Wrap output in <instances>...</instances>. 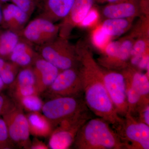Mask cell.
Masks as SVG:
<instances>
[{"label": "cell", "mask_w": 149, "mask_h": 149, "mask_svg": "<svg viewBox=\"0 0 149 149\" xmlns=\"http://www.w3.org/2000/svg\"><path fill=\"white\" fill-rule=\"evenodd\" d=\"M81 72L85 103L89 109L117 129L124 119L118 115L104 85L102 73L86 63Z\"/></svg>", "instance_id": "cell-1"}, {"label": "cell", "mask_w": 149, "mask_h": 149, "mask_svg": "<svg viewBox=\"0 0 149 149\" xmlns=\"http://www.w3.org/2000/svg\"><path fill=\"white\" fill-rule=\"evenodd\" d=\"M73 145L78 149H121L125 145L101 118L88 119L78 131Z\"/></svg>", "instance_id": "cell-2"}, {"label": "cell", "mask_w": 149, "mask_h": 149, "mask_svg": "<svg viewBox=\"0 0 149 149\" xmlns=\"http://www.w3.org/2000/svg\"><path fill=\"white\" fill-rule=\"evenodd\" d=\"M87 108L80 97H55L44 102L41 112L54 129L63 120L88 110Z\"/></svg>", "instance_id": "cell-3"}, {"label": "cell", "mask_w": 149, "mask_h": 149, "mask_svg": "<svg viewBox=\"0 0 149 149\" xmlns=\"http://www.w3.org/2000/svg\"><path fill=\"white\" fill-rule=\"evenodd\" d=\"M1 117L6 123L10 138L15 148L30 149V134L24 111L13 101Z\"/></svg>", "instance_id": "cell-4"}, {"label": "cell", "mask_w": 149, "mask_h": 149, "mask_svg": "<svg viewBox=\"0 0 149 149\" xmlns=\"http://www.w3.org/2000/svg\"><path fill=\"white\" fill-rule=\"evenodd\" d=\"M89 119L87 110L59 123L49 137L48 145L49 148L69 149L73 145L79 130Z\"/></svg>", "instance_id": "cell-5"}, {"label": "cell", "mask_w": 149, "mask_h": 149, "mask_svg": "<svg viewBox=\"0 0 149 149\" xmlns=\"http://www.w3.org/2000/svg\"><path fill=\"white\" fill-rule=\"evenodd\" d=\"M125 118L122 124L116 130L125 148L149 149V125L137 121L129 113Z\"/></svg>", "instance_id": "cell-6"}, {"label": "cell", "mask_w": 149, "mask_h": 149, "mask_svg": "<svg viewBox=\"0 0 149 149\" xmlns=\"http://www.w3.org/2000/svg\"><path fill=\"white\" fill-rule=\"evenodd\" d=\"M39 54L60 70L72 68L75 58L70 46L64 40L56 38L42 45L37 46Z\"/></svg>", "instance_id": "cell-7"}, {"label": "cell", "mask_w": 149, "mask_h": 149, "mask_svg": "<svg viewBox=\"0 0 149 149\" xmlns=\"http://www.w3.org/2000/svg\"><path fill=\"white\" fill-rule=\"evenodd\" d=\"M83 93L81 74L73 67L61 70L53 83L44 93L51 98L67 96L80 97Z\"/></svg>", "instance_id": "cell-8"}, {"label": "cell", "mask_w": 149, "mask_h": 149, "mask_svg": "<svg viewBox=\"0 0 149 149\" xmlns=\"http://www.w3.org/2000/svg\"><path fill=\"white\" fill-rule=\"evenodd\" d=\"M59 29L54 22L38 17L27 23L19 36L33 45L39 46L55 39Z\"/></svg>", "instance_id": "cell-9"}, {"label": "cell", "mask_w": 149, "mask_h": 149, "mask_svg": "<svg viewBox=\"0 0 149 149\" xmlns=\"http://www.w3.org/2000/svg\"><path fill=\"white\" fill-rule=\"evenodd\" d=\"M102 76L104 85L116 111L120 116L125 117L128 113V104L124 75L110 72L102 73Z\"/></svg>", "instance_id": "cell-10"}, {"label": "cell", "mask_w": 149, "mask_h": 149, "mask_svg": "<svg viewBox=\"0 0 149 149\" xmlns=\"http://www.w3.org/2000/svg\"><path fill=\"white\" fill-rule=\"evenodd\" d=\"M8 88L9 96L14 101L25 96L38 95L32 66L20 68L13 82Z\"/></svg>", "instance_id": "cell-11"}, {"label": "cell", "mask_w": 149, "mask_h": 149, "mask_svg": "<svg viewBox=\"0 0 149 149\" xmlns=\"http://www.w3.org/2000/svg\"><path fill=\"white\" fill-rule=\"evenodd\" d=\"M38 95L43 94L53 83L61 70L38 55L32 65Z\"/></svg>", "instance_id": "cell-12"}, {"label": "cell", "mask_w": 149, "mask_h": 149, "mask_svg": "<svg viewBox=\"0 0 149 149\" xmlns=\"http://www.w3.org/2000/svg\"><path fill=\"white\" fill-rule=\"evenodd\" d=\"M3 28L15 32L19 35L27 24L30 17L14 4H6L1 8Z\"/></svg>", "instance_id": "cell-13"}, {"label": "cell", "mask_w": 149, "mask_h": 149, "mask_svg": "<svg viewBox=\"0 0 149 149\" xmlns=\"http://www.w3.org/2000/svg\"><path fill=\"white\" fill-rule=\"evenodd\" d=\"M39 17L54 23L69 15L75 0H42Z\"/></svg>", "instance_id": "cell-14"}, {"label": "cell", "mask_w": 149, "mask_h": 149, "mask_svg": "<svg viewBox=\"0 0 149 149\" xmlns=\"http://www.w3.org/2000/svg\"><path fill=\"white\" fill-rule=\"evenodd\" d=\"M38 55L33 45L20 37L8 60L20 68H23L32 66Z\"/></svg>", "instance_id": "cell-15"}, {"label": "cell", "mask_w": 149, "mask_h": 149, "mask_svg": "<svg viewBox=\"0 0 149 149\" xmlns=\"http://www.w3.org/2000/svg\"><path fill=\"white\" fill-rule=\"evenodd\" d=\"M26 116L30 135L38 138L49 137L54 128L42 113L28 112Z\"/></svg>", "instance_id": "cell-16"}, {"label": "cell", "mask_w": 149, "mask_h": 149, "mask_svg": "<svg viewBox=\"0 0 149 149\" xmlns=\"http://www.w3.org/2000/svg\"><path fill=\"white\" fill-rule=\"evenodd\" d=\"M136 12V6L129 2L112 3L103 10L104 15L108 18L125 19L133 16Z\"/></svg>", "instance_id": "cell-17"}, {"label": "cell", "mask_w": 149, "mask_h": 149, "mask_svg": "<svg viewBox=\"0 0 149 149\" xmlns=\"http://www.w3.org/2000/svg\"><path fill=\"white\" fill-rule=\"evenodd\" d=\"M19 39V35L13 31L4 28L0 30V57L8 60Z\"/></svg>", "instance_id": "cell-18"}, {"label": "cell", "mask_w": 149, "mask_h": 149, "mask_svg": "<svg viewBox=\"0 0 149 149\" xmlns=\"http://www.w3.org/2000/svg\"><path fill=\"white\" fill-rule=\"evenodd\" d=\"M94 0H75L68 16L73 24L81 23L93 7Z\"/></svg>", "instance_id": "cell-19"}, {"label": "cell", "mask_w": 149, "mask_h": 149, "mask_svg": "<svg viewBox=\"0 0 149 149\" xmlns=\"http://www.w3.org/2000/svg\"><path fill=\"white\" fill-rule=\"evenodd\" d=\"M129 25L125 19L108 18L104 22L101 28L109 37L122 35Z\"/></svg>", "instance_id": "cell-20"}, {"label": "cell", "mask_w": 149, "mask_h": 149, "mask_svg": "<svg viewBox=\"0 0 149 149\" xmlns=\"http://www.w3.org/2000/svg\"><path fill=\"white\" fill-rule=\"evenodd\" d=\"M20 69L11 62L0 57V77L7 88L13 82Z\"/></svg>", "instance_id": "cell-21"}, {"label": "cell", "mask_w": 149, "mask_h": 149, "mask_svg": "<svg viewBox=\"0 0 149 149\" xmlns=\"http://www.w3.org/2000/svg\"><path fill=\"white\" fill-rule=\"evenodd\" d=\"M39 95L37 94L29 95L13 101L24 111L27 113L41 112L44 102Z\"/></svg>", "instance_id": "cell-22"}, {"label": "cell", "mask_w": 149, "mask_h": 149, "mask_svg": "<svg viewBox=\"0 0 149 149\" xmlns=\"http://www.w3.org/2000/svg\"><path fill=\"white\" fill-rule=\"evenodd\" d=\"M130 83L144 100L149 101V81L148 74L137 72L129 77Z\"/></svg>", "instance_id": "cell-23"}, {"label": "cell", "mask_w": 149, "mask_h": 149, "mask_svg": "<svg viewBox=\"0 0 149 149\" xmlns=\"http://www.w3.org/2000/svg\"><path fill=\"white\" fill-rule=\"evenodd\" d=\"M15 148L10 138L5 122L2 118H0V149H11Z\"/></svg>", "instance_id": "cell-24"}, {"label": "cell", "mask_w": 149, "mask_h": 149, "mask_svg": "<svg viewBox=\"0 0 149 149\" xmlns=\"http://www.w3.org/2000/svg\"><path fill=\"white\" fill-rule=\"evenodd\" d=\"M12 3L31 16L39 4V0H10Z\"/></svg>", "instance_id": "cell-25"}, {"label": "cell", "mask_w": 149, "mask_h": 149, "mask_svg": "<svg viewBox=\"0 0 149 149\" xmlns=\"http://www.w3.org/2000/svg\"><path fill=\"white\" fill-rule=\"evenodd\" d=\"M133 44L131 41L126 40L120 43L118 58L121 61L127 60L130 56Z\"/></svg>", "instance_id": "cell-26"}, {"label": "cell", "mask_w": 149, "mask_h": 149, "mask_svg": "<svg viewBox=\"0 0 149 149\" xmlns=\"http://www.w3.org/2000/svg\"><path fill=\"white\" fill-rule=\"evenodd\" d=\"M109 37L101 27L94 33L93 37V41L97 47H102L106 43Z\"/></svg>", "instance_id": "cell-27"}, {"label": "cell", "mask_w": 149, "mask_h": 149, "mask_svg": "<svg viewBox=\"0 0 149 149\" xmlns=\"http://www.w3.org/2000/svg\"><path fill=\"white\" fill-rule=\"evenodd\" d=\"M120 43L118 41L111 42L107 46L105 52L109 56L118 58Z\"/></svg>", "instance_id": "cell-28"}, {"label": "cell", "mask_w": 149, "mask_h": 149, "mask_svg": "<svg viewBox=\"0 0 149 149\" xmlns=\"http://www.w3.org/2000/svg\"><path fill=\"white\" fill-rule=\"evenodd\" d=\"M13 102L9 96L5 95L3 92L0 93V118Z\"/></svg>", "instance_id": "cell-29"}, {"label": "cell", "mask_w": 149, "mask_h": 149, "mask_svg": "<svg viewBox=\"0 0 149 149\" xmlns=\"http://www.w3.org/2000/svg\"><path fill=\"white\" fill-rule=\"evenodd\" d=\"M146 45L143 40L137 41L134 45H133L130 55L132 56H143L146 51Z\"/></svg>", "instance_id": "cell-30"}, {"label": "cell", "mask_w": 149, "mask_h": 149, "mask_svg": "<svg viewBox=\"0 0 149 149\" xmlns=\"http://www.w3.org/2000/svg\"><path fill=\"white\" fill-rule=\"evenodd\" d=\"M97 18L98 14L97 11L95 10H92L88 13L80 23L82 26L87 27L93 24Z\"/></svg>", "instance_id": "cell-31"}, {"label": "cell", "mask_w": 149, "mask_h": 149, "mask_svg": "<svg viewBox=\"0 0 149 149\" xmlns=\"http://www.w3.org/2000/svg\"><path fill=\"white\" fill-rule=\"evenodd\" d=\"M141 122L149 125V105H146L139 111Z\"/></svg>", "instance_id": "cell-32"}, {"label": "cell", "mask_w": 149, "mask_h": 149, "mask_svg": "<svg viewBox=\"0 0 149 149\" xmlns=\"http://www.w3.org/2000/svg\"><path fill=\"white\" fill-rule=\"evenodd\" d=\"M48 145L38 139L37 137H34V139L31 141L30 149H48Z\"/></svg>", "instance_id": "cell-33"}, {"label": "cell", "mask_w": 149, "mask_h": 149, "mask_svg": "<svg viewBox=\"0 0 149 149\" xmlns=\"http://www.w3.org/2000/svg\"><path fill=\"white\" fill-rule=\"evenodd\" d=\"M149 59L148 55L143 56L137 65L139 68L141 69H146L149 72Z\"/></svg>", "instance_id": "cell-34"}, {"label": "cell", "mask_w": 149, "mask_h": 149, "mask_svg": "<svg viewBox=\"0 0 149 149\" xmlns=\"http://www.w3.org/2000/svg\"><path fill=\"white\" fill-rule=\"evenodd\" d=\"M143 56V55L133 56L131 61L132 64L134 65H137Z\"/></svg>", "instance_id": "cell-35"}, {"label": "cell", "mask_w": 149, "mask_h": 149, "mask_svg": "<svg viewBox=\"0 0 149 149\" xmlns=\"http://www.w3.org/2000/svg\"><path fill=\"white\" fill-rule=\"evenodd\" d=\"M7 88L6 86L0 77V93L3 92V91Z\"/></svg>", "instance_id": "cell-36"}, {"label": "cell", "mask_w": 149, "mask_h": 149, "mask_svg": "<svg viewBox=\"0 0 149 149\" xmlns=\"http://www.w3.org/2000/svg\"><path fill=\"white\" fill-rule=\"evenodd\" d=\"M108 2L110 3H115L116 2L118 1H120V0H106Z\"/></svg>", "instance_id": "cell-37"}, {"label": "cell", "mask_w": 149, "mask_h": 149, "mask_svg": "<svg viewBox=\"0 0 149 149\" xmlns=\"http://www.w3.org/2000/svg\"><path fill=\"white\" fill-rule=\"evenodd\" d=\"M1 4V3H0ZM2 20V11H1V6H0V24H1Z\"/></svg>", "instance_id": "cell-38"}, {"label": "cell", "mask_w": 149, "mask_h": 149, "mask_svg": "<svg viewBox=\"0 0 149 149\" xmlns=\"http://www.w3.org/2000/svg\"><path fill=\"white\" fill-rule=\"evenodd\" d=\"M10 1V0H0V3H6Z\"/></svg>", "instance_id": "cell-39"}]
</instances>
